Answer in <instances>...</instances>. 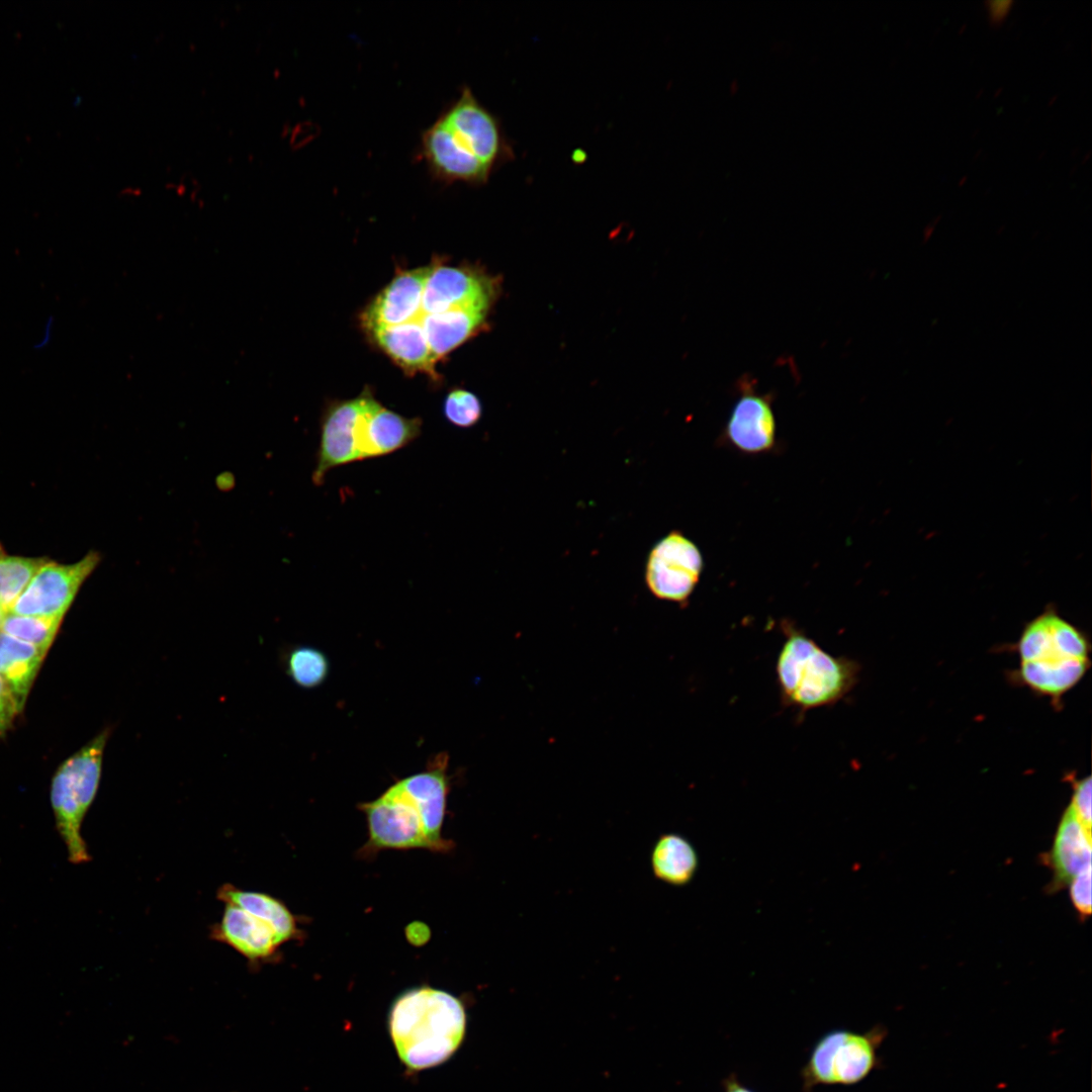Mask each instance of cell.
<instances>
[{
  "instance_id": "obj_17",
  "label": "cell",
  "mask_w": 1092,
  "mask_h": 1092,
  "mask_svg": "<svg viewBox=\"0 0 1092 1092\" xmlns=\"http://www.w3.org/2000/svg\"><path fill=\"white\" fill-rule=\"evenodd\" d=\"M47 651L0 631V676L21 712Z\"/></svg>"
},
{
  "instance_id": "obj_24",
  "label": "cell",
  "mask_w": 1092,
  "mask_h": 1092,
  "mask_svg": "<svg viewBox=\"0 0 1092 1092\" xmlns=\"http://www.w3.org/2000/svg\"><path fill=\"white\" fill-rule=\"evenodd\" d=\"M1070 897L1082 917L1091 913V863L1082 869L1070 882Z\"/></svg>"
},
{
  "instance_id": "obj_6",
  "label": "cell",
  "mask_w": 1092,
  "mask_h": 1092,
  "mask_svg": "<svg viewBox=\"0 0 1092 1092\" xmlns=\"http://www.w3.org/2000/svg\"><path fill=\"white\" fill-rule=\"evenodd\" d=\"M109 735L110 730L103 729L68 757L52 781L51 804L56 827L74 864L86 863L91 857L81 827L98 791Z\"/></svg>"
},
{
  "instance_id": "obj_1",
  "label": "cell",
  "mask_w": 1092,
  "mask_h": 1092,
  "mask_svg": "<svg viewBox=\"0 0 1092 1092\" xmlns=\"http://www.w3.org/2000/svg\"><path fill=\"white\" fill-rule=\"evenodd\" d=\"M492 276L473 267L439 262L396 275L362 312L369 339L407 373L437 378L426 345L417 333L431 315L461 308L489 309L498 291Z\"/></svg>"
},
{
  "instance_id": "obj_28",
  "label": "cell",
  "mask_w": 1092,
  "mask_h": 1092,
  "mask_svg": "<svg viewBox=\"0 0 1092 1092\" xmlns=\"http://www.w3.org/2000/svg\"><path fill=\"white\" fill-rule=\"evenodd\" d=\"M722 1087L724 1092H755L745 1086L734 1073L722 1080Z\"/></svg>"
},
{
  "instance_id": "obj_19",
  "label": "cell",
  "mask_w": 1092,
  "mask_h": 1092,
  "mask_svg": "<svg viewBox=\"0 0 1092 1092\" xmlns=\"http://www.w3.org/2000/svg\"><path fill=\"white\" fill-rule=\"evenodd\" d=\"M650 864L654 876L671 886H685L694 878L699 858L693 844L676 833L662 834L655 842Z\"/></svg>"
},
{
  "instance_id": "obj_14",
  "label": "cell",
  "mask_w": 1092,
  "mask_h": 1092,
  "mask_svg": "<svg viewBox=\"0 0 1092 1092\" xmlns=\"http://www.w3.org/2000/svg\"><path fill=\"white\" fill-rule=\"evenodd\" d=\"M363 406V392L358 396L331 403L321 422L320 444L311 475L315 485L339 466L359 461L357 423Z\"/></svg>"
},
{
  "instance_id": "obj_15",
  "label": "cell",
  "mask_w": 1092,
  "mask_h": 1092,
  "mask_svg": "<svg viewBox=\"0 0 1092 1092\" xmlns=\"http://www.w3.org/2000/svg\"><path fill=\"white\" fill-rule=\"evenodd\" d=\"M210 937L231 946L252 965L267 963L282 944L268 924L230 904H225L219 921L211 926Z\"/></svg>"
},
{
  "instance_id": "obj_18",
  "label": "cell",
  "mask_w": 1092,
  "mask_h": 1092,
  "mask_svg": "<svg viewBox=\"0 0 1092 1092\" xmlns=\"http://www.w3.org/2000/svg\"><path fill=\"white\" fill-rule=\"evenodd\" d=\"M217 899L224 904L237 906L268 924L282 944L297 933L294 915L280 900L269 894L243 890L226 883L218 888Z\"/></svg>"
},
{
  "instance_id": "obj_4",
  "label": "cell",
  "mask_w": 1092,
  "mask_h": 1092,
  "mask_svg": "<svg viewBox=\"0 0 1092 1092\" xmlns=\"http://www.w3.org/2000/svg\"><path fill=\"white\" fill-rule=\"evenodd\" d=\"M1014 679L1058 705L1090 666V643L1075 625L1053 608L1028 622L1016 643Z\"/></svg>"
},
{
  "instance_id": "obj_29",
  "label": "cell",
  "mask_w": 1092,
  "mask_h": 1092,
  "mask_svg": "<svg viewBox=\"0 0 1092 1092\" xmlns=\"http://www.w3.org/2000/svg\"><path fill=\"white\" fill-rule=\"evenodd\" d=\"M199 186L200 185L195 179V177H193L190 173H185L181 177V183L178 185L177 189L179 193H182L185 190H190L192 195H194V193H196V191L199 189Z\"/></svg>"
},
{
  "instance_id": "obj_13",
  "label": "cell",
  "mask_w": 1092,
  "mask_h": 1092,
  "mask_svg": "<svg viewBox=\"0 0 1092 1092\" xmlns=\"http://www.w3.org/2000/svg\"><path fill=\"white\" fill-rule=\"evenodd\" d=\"M776 432L770 396L757 392L751 380L744 378L725 427L727 442L743 453H764L775 446Z\"/></svg>"
},
{
  "instance_id": "obj_27",
  "label": "cell",
  "mask_w": 1092,
  "mask_h": 1092,
  "mask_svg": "<svg viewBox=\"0 0 1092 1092\" xmlns=\"http://www.w3.org/2000/svg\"><path fill=\"white\" fill-rule=\"evenodd\" d=\"M986 5L992 23H1000L1008 14L1012 1H988Z\"/></svg>"
},
{
  "instance_id": "obj_25",
  "label": "cell",
  "mask_w": 1092,
  "mask_h": 1092,
  "mask_svg": "<svg viewBox=\"0 0 1092 1092\" xmlns=\"http://www.w3.org/2000/svg\"><path fill=\"white\" fill-rule=\"evenodd\" d=\"M1070 805L1084 826L1091 831V778L1090 776L1073 782V795Z\"/></svg>"
},
{
  "instance_id": "obj_3",
  "label": "cell",
  "mask_w": 1092,
  "mask_h": 1092,
  "mask_svg": "<svg viewBox=\"0 0 1092 1092\" xmlns=\"http://www.w3.org/2000/svg\"><path fill=\"white\" fill-rule=\"evenodd\" d=\"M388 1029L400 1061L424 1070L447 1061L460 1046L466 1030L462 1002L432 987L410 989L391 1005Z\"/></svg>"
},
{
  "instance_id": "obj_26",
  "label": "cell",
  "mask_w": 1092,
  "mask_h": 1092,
  "mask_svg": "<svg viewBox=\"0 0 1092 1092\" xmlns=\"http://www.w3.org/2000/svg\"><path fill=\"white\" fill-rule=\"evenodd\" d=\"M18 713H20V711L14 697L6 682L0 676V735L8 730Z\"/></svg>"
},
{
  "instance_id": "obj_21",
  "label": "cell",
  "mask_w": 1092,
  "mask_h": 1092,
  "mask_svg": "<svg viewBox=\"0 0 1092 1092\" xmlns=\"http://www.w3.org/2000/svg\"><path fill=\"white\" fill-rule=\"evenodd\" d=\"M47 561L46 558L10 555L0 547V606L6 613Z\"/></svg>"
},
{
  "instance_id": "obj_7",
  "label": "cell",
  "mask_w": 1092,
  "mask_h": 1092,
  "mask_svg": "<svg viewBox=\"0 0 1092 1092\" xmlns=\"http://www.w3.org/2000/svg\"><path fill=\"white\" fill-rule=\"evenodd\" d=\"M884 1036L882 1027L863 1033L841 1028L823 1034L801 1069L803 1092L820 1085L849 1086L862 1081L878 1065L877 1051Z\"/></svg>"
},
{
  "instance_id": "obj_30",
  "label": "cell",
  "mask_w": 1092,
  "mask_h": 1092,
  "mask_svg": "<svg viewBox=\"0 0 1092 1092\" xmlns=\"http://www.w3.org/2000/svg\"><path fill=\"white\" fill-rule=\"evenodd\" d=\"M6 614V611L0 606V629Z\"/></svg>"
},
{
  "instance_id": "obj_10",
  "label": "cell",
  "mask_w": 1092,
  "mask_h": 1092,
  "mask_svg": "<svg viewBox=\"0 0 1092 1092\" xmlns=\"http://www.w3.org/2000/svg\"><path fill=\"white\" fill-rule=\"evenodd\" d=\"M703 569L704 560L698 546L682 533L672 531L651 549L645 580L657 599L686 604Z\"/></svg>"
},
{
  "instance_id": "obj_22",
  "label": "cell",
  "mask_w": 1092,
  "mask_h": 1092,
  "mask_svg": "<svg viewBox=\"0 0 1092 1092\" xmlns=\"http://www.w3.org/2000/svg\"><path fill=\"white\" fill-rule=\"evenodd\" d=\"M62 621V618L21 616L7 613L0 631L48 652Z\"/></svg>"
},
{
  "instance_id": "obj_20",
  "label": "cell",
  "mask_w": 1092,
  "mask_h": 1092,
  "mask_svg": "<svg viewBox=\"0 0 1092 1092\" xmlns=\"http://www.w3.org/2000/svg\"><path fill=\"white\" fill-rule=\"evenodd\" d=\"M284 671L299 688L314 689L324 684L330 672V661L318 648L296 645L283 656Z\"/></svg>"
},
{
  "instance_id": "obj_5",
  "label": "cell",
  "mask_w": 1092,
  "mask_h": 1092,
  "mask_svg": "<svg viewBox=\"0 0 1092 1092\" xmlns=\"http://www.w3.org/2000/svg\"><path fill=\"white\" fill-rule=\"evenodd\" d=\"M781 630L785 640L776 671L785 707L804 714L833 706L853 690L860 673L857 661L826 652L789 620L781 622Z\"/></svg>"
},
{
  "instance_id": "obj_8",
  "label": "cell",
  "mask_w": 1092,
  "mask_h": 1092,
  "mask_svg": "<svg viewBox=\"0 0 1092 1092\" xmlns=\"http://www.w3.org/2000/svg\"><path fill=\"white\" fill-rule=\"evenodd\" d=\"M457 143L492 173L515 157L499 119L465 86L438 117Z\"/></svg>"
},
{
  "instance_id": "obj_12",
  "label": "cell",
  "mask_w": 1092,
  "mask_h": 1092,
  "mask_svg": "<svg viewBox=\"0 0 1092 1092\" xmlns=\"http://www.w3.org/2000/svg\"><path fill=\"white\" fill-rule=\"evenodd\" d=\"M357 423L358 460L382 457L398 451L422 433V420L406 418L384 407L368 390Z\"/></svg>"
},
{
  "instance_id": "obj_11",
  "label": "cell",
  "mask_w": 1092,
  "mask_h": 1092,
  "mask_svg": "<svg viewBox=\"0 0 1092 1092\" xmlns=\"http://www.w3.org/2000/svg\"><path fill=\"white\" fill-rule=\"evenodd\" d=\"M419 157L431 177L447 185L464 183L482 186L492 174L457 143L440 118L422 132Z\"/></svg>"
},
{
  "instance_id": "obj_2",
  "label": "cell",
  "mask_w": 1092,
  "mask_h": 1092,
  "mask_svg": "<svg viewBox=\"0 0 1092 1092\" xmlns=\"http://www.w3.org/2000/svg\"><path fill=\"white\" fill-rule=\"evenodd\" d=\"M446 771L445 764L433 762L424 771L396 782L377 799L360 805L372 847L447 848L449 842L442 837L449 791Z\"/></svg>"
},
{
  "instance_id": "obj_16",
  "label": "cell",
  "mask_w": 1092,
  "mask_h": 1092,
  "mask_svg": "<svg viewBox=\"0 0 1092 1092\" xmlns=\"http://www.w3.org/2000/svg\"><path fill=\"white\" fill-rule=\"evenodd\" d=\"M1091 831L1081 822L1069 804L1055 836L1049 855L1054 874L1053 885L1062 888L1087 864L1091 863Z\"/></svg>"
},
{
  "instance_id": "obj_9",
  "label": "cell",
  "mask_w": 1092,
  "mask_h": 1092,
  "mask_svg": "<svg viewBox=\"0 0 1092 1092\" xmlns=\"http://www.w3.org/2000/svg\"><path fill=\"white\" fill-rule=\"evenodd\" d=\"M100 559V554L96 551H90L82 559L70 564H60L49 559L8 613L63 619L83 582L97 567Z\"/></svg>"
},
{
  "instance_id": "obj_23",
  "label": "cell",
  "mask_w": 1092,
  "mask_h": 1092,
  "mask_svg": "<svg viewBox=\"0 0 1092 1092\" xmlns=\"http://www.w3.org/2000/svg\"><path fill=\"white\" fill-rule=\"evenodd\" d=\"M445 419L455 427L470 428L482 415L479 398L471 391L458 388L449 392L444 400Z\"/></svg>"
}]
</instances>
